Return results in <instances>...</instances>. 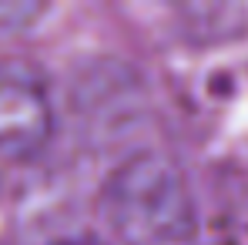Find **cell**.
<instances>
[{"label": "cell", "instance_id": "1", "mask_svg": "<svg viewBox=\"0 0 248 245\" xmlns=\"http://www.w3.org/2000/svg\"><path fill=\"white\" fill-rule=\"evenodd\" d=\"M104 215L124 245H185L195 235L188 185L161 155H138L111 175Z\"/></svg>", "mask_w": 248, "mask_h": 245}, {"label": "cell", "instance_id": "2", "mask_svg": "<svg viewBox=\"0 0 248 245\" xmlns=\"http://www.w3.org/2000/svg\"><path fill=\"white\" fill-rule=\"evenodd\" d=\"M54 131V108L41 71L27 61H0V155L31 158Z\"/></svg>", "mask_w": 248, "mask_h": 245}, {"label": "cell", "instance_id": "3", "mask_svg": "<svg viewBox=\"0 0 248 245\" xmlns=\"http://www.w3.org/2000/svg\"><path fill=\"white\" fill-rule=\"evenodd\" d=\"M41 14H44L41 3H17V0H7V3H0V34H17V31H24V27H31Z\"/></svg>", "mask_w": 248, "mask_h": 245}, {"label": "cell", "instance_id": "4", "mask_svg": "<svg viewBox=\"0 0 248 245\" xmlns=\"http://www.w3.org/2000/svg\"><path fill=\"white\" fill-rule=\"evenodd\" d=\"M64 245H101V242H64Z\"/></svg>", "mask_w": 248, "mask_h": 245}]
</instances>
